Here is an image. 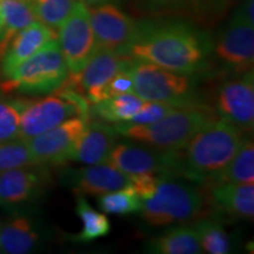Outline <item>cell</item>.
Wrapping results in <instances>:
<instances>
[{"instance_id":"obj_1","label":"cell","mask_w":254,"mask_h":254,"mask_svg":"<svg viewBox=\"0 0 254 254\" xmlns=\"http://www.w3.org/2000/svg\"><path fill=\"white\" fill-rule=\"evenodd\" d=\"M213 44L208 36L183 21L139 24L127 56L168 71L193 74L202 68Z\"/></svg>"},{"instance_id":"obj_2","label":"cell","mask_w":254,"mask_h":254,"mask_svg":"<svg viewBox=\"0 0 254 254\" xmlns=\"http://www.w3.org/2000/svg\"><path fill=\"white\" fill-rule=\"evenodd\" d=\"M245 134L226 120L213 119L180 150V174L211 185L236 155Z\"/></svg>"},{"instance_id":"obj_3","label":"cell","mask_w":254,"mask_h":254,"mask_svg":"<svg viewBox=\"0 0 254 254\" xmlns=\"http://www.w3.org/2000/svg\"><path fill=\"white\" fill-rule=\"evenodd\" d=\"M213 119L215 116L211 109L196 103L177 107L155 123L146 125L120 123L114 127L120 135L155 150L179 151Z\"/></svg>"},{"instance_id":"obj_4","label":"cell","mask_w":254,"mask_h":254,"mask_svg":"<svg viewBox=\"0 0 254 254\" xmlns=\"http://www.w3.org/2000/svg\"><path fill=\"white\" fill-rule=\"evenodd\" d=\"M19 100L20 125L18 140H30L74 117L90 118L87 100L65 85L43 99Z\"/></svg>"},{"instance_id":"obj_5","label":"cell","mask_w":254,"mask_h":254,"mask_svg":"<svg viewBox=\"0 0 254 254\" xmlns=\"http://www.w3.org/2000/svg\"><path fill=\"white\" fill-rule=\"evenodd\" d=\"M67 64L57 39L50 40L33 56L21 63L0 84L2 91L51 93L62 87L68 77Z\"/></svg>"},{"instance_id":"obj_6","label":"cell","mask_w":254,"mask_h":254,"mask_svg":"<svg viewBox=\"0 0 254 254\" xmlns=\"http://www.w3.org/2000/svg\"><path fill=\"white\" fill-rule=\"evenodd\" d=\"M205 200L186 184L161 180L151 198L142 200L141 217L153 227L183 224L201 217Z\"/></svg>"},{"instance_id":"obj_7","label":"cell","mask_w":254,"mask_h":254,"mask_svg":"<svg viewBox=\"0 0 254 254\" xmlns=\"http://www.w3.org/2000/svg\"><path fill=\"white\" fill-rule=\"evenodd\" d=\"M134 93L144 101H161L185 106L196 104L195 88L190 74L168 71L150 63L135 60L131 66Z\"/></svg>"},{"instance_id":"obj_8","label":"cell","mask_w":254,"mask_h":254,"mask_svg":"<svg viewBox=\"0 0 254 254\" xmlns=\"http://www.w3.org/2000/svg\"><path fill=\"white\" fill-rule=\"evenodd\" d=\"M135 59L113 51L98 47L84 68L71 74L63 85L81 94L88 104L93 105L103 100L105 85L119 71L129 67Z\"/></svg>"},{"instance_id":"obj_9","label":"cell","mask_w":254,"mask_h":254,"mask_svg":"<svg viewBox=\"0 0 254 254\" xmlns=\"http://www.w3.org/2000/svg\"><path fill=\"white\" fill-rule=\"evenodd\" d=\"M58 30V43L68 72L74 74L84 68L98 49L87 6L78 0Z\"/></svg>"},{"instance_id":"obj_10","label":"cell","mask_w":254,"mask_h":254,"mask_svg":"<svg viewBox=\"0 0 254 254\" xmlns=\"http://www.w3.org/2000/svg\"><path fill=\"white\" fill-rule=\"evenodd\" d=\"M215 56L222 64L237 73L253 71L254 65V23L238 8L230 23L219 34L213 46Z\"/></svg>"},{"instance_id":"obj_11","label":"cell","mask_w":254,"mask_h":254,"mask_svg":"<svg viewBox=\"0 0 254 254\" xmlns=\"http://www.w3.org/2000/svg\"><path fill=\"white\" fill-rule=\"evenodd\" d=\"M126 176L153 173L171 177L180 174V150L161 151L129 144H117L109 160Z\"/></svg>"},{"instance_id":"obj_12","label":"cell","mask_w":254,"mask_h":254,"mask_svg":"<svg viewBox=\"0 0 254 254\" xmlns=\"http://www.w3.org/2000/svg\"><path fill=\"white\" fill-rule=\"evenodd\" d=\"M90 120L74 117L25 141L38 165H62L73 160L80 136Z\"/></svg>"},{"instance_id":"obj_13","label":"cell","mask_w":254,"mask_h":254,"mask_svg":"<svg viewBox=\"0 0 254 254\" xmlns=\"http://www.w3.org/2000/svg\"><path fill=\"white\" fill-rule=\"evenodd\" d=\"M88 13L98 47L127 56L138 34L139 23L114 4L90 6Z\"/></svg>"},{"instance_id":"obj_14","label":"cell","mask_w":254,"mask_h":254,"mask_svg":"<svg viewBox=\"0 0 254 254\" xmlns=\"http://www.w3.org/2000/svg\"><path fill=\"white\" fill-rule=\"evenodd\" d=\"M215 110L221 119L233 124L246 134L254 128L253 71L222 82L217 91Z\"/></svg>"},{"instance_id":"obj_15","label":"cell","mask_w":254,"mask_h":254,"mask_svg":"<svg viewBox=\"0 0 254 254\" xmlns=\"http://www.w3.org/2000/svg\"><path fill=\"white\" fill-rule=\"evenodd\" d=\"M66 185L77 195H103L129 185V177L110 161L67 170L64 173Z\"/></svg>"},{"instance_id":"obj_16","label":"cell","mask_w":254,"mask_h":254,"mask_svg":"<svg viewBox=\"0 0 254 254\" xmlns=\"http://www.w3.org/2000/svg\"><path fill=\"white\" fill-rule=\"evenodd\" d=\"M52 39H56L55 31L38 20L18 32L9 41L5 55L0 60L1 72L5 78Z\"/></svg>"},{"instance_id":"obj_17","label":"cell","mask_w":254,"mask_h":254,"mask_svg":"<svg viewBox=\"0 0 254 254\" xmlns=\"http://www.w3.org/2000/svg\"><path fill=\"white\" fill-rule=\"evenodd\" d=\"M118 135L114 125L105 122H88L78 142L73 160L85 165L105 163L117 145Z\"/></svg>"},{"instance_id":"obj_18","label":"cell","mask_w":254,"mask_h":254,"mask_svg":"<svg viewBox=\"0 0 254 254\" xmlns=\"http://www.w3.org/2000/svg\"><path fill=\"white\" fill-rule=\"evenodd\" d=\"M209 196L212 205L221 213L253 220L254 184H217L211 186Z\"/></svg>"},{"instance_id":"obj_19","label":"cell","mask_w":254,"mask_h":254,"mask_svg":"<svg viewBox=\"0 0 254 254\" xmlns=\"http://www.w3.org/2000/svg\"><path fill=\"white\" fill-rule=\"evenodd\" d=\"M31 167H18L0 172V204L18 205L39 193L44 184V173Z\"/></svg>"},{"instance_id":"obj_20","label":"cell","mask_w":254,"mask_h":254,"mask_svg":"<svg viewBox=\"0 0 254 254\" xmlns=\"http://www.w3.org/2000/svg\"><path fill=\"white\" fill-rule=\"evenodd\" d=\"M34 21L37 17L31 1L0 0V60L12 38Z\"/></svg>"},{"instance_id":"obj_21","label":"cell","mask_w":254,"mask_h":254,"mask_svg":"<svg viewBox=\"0 0 254 254\" xmlns=\"http://www.w3.org/2000/svg\"><path fill=\"white\" fill-rule=\"evenodd\" d=\"M38 241L39 234L33 222L26 217L13 218L0 227V249L4 253H30Z\"/></svg>"},{"instance_id":"obj_22","label":"cell","mask_w":254,"mask_h":254,"mask_svg":"<svg viewBox=\"0 0 254 254\" xmlns=\"http://www.w3.org/2000/svg\"><path fill=\"white\" fill-rule=\"evenodd\" d=\"M147 252L157 254H198V236L193 226H178L155 237L147 245Z\"/></svg>"},{"instance_id":"obj_23","label":"cell","mask_w":254,"mask_h":254,"mask_svg":"<svg viewBox=\"0 0 254 254\" xmlns=\"http://www.w3.org/2000/svg\"><path fill=\"white\" fill-rule=\"evenodd\" d=\"M144 100L134 92L107 98L92 105L90 113L105 123H127L140 110Z\"/></svg>"},{"instance_id":"obj_24","label":"cell","mask_w":254,"mask_h":254,"mask_svg":"<svg viewBox=\"0 0 254 254\" xmlns=\"http://www.w3.org/2000/svg\"><path fill=\"white\" fill-rule=\"evenodd\" d=\"M224 183L254 184V144L252 138L245 136L230 164L209 186Z\"/></svg>"},{"instance_id":"obj_25","label":"cell","mask_w":254,"mask_h":254,"mask_svg":"<svg viewBox=\"0 0 254 254\" xmlns=\"http://www.w3.org/2000/svg\"><path fill=\"white\" fill-rule=\"evenodd\" d=\"M75 213L82 222V230L77 237L78 241L88 243L106 237L110 233L111 224L109 219L105 214L95 211L84 195H79L77 198Z\"/></svg>"},{"instance_id":"obj_26","label":"cell","mask_w":254,"mask_h":254,"mask_svg":"<svg viewBox=\"0 0 254 254\" xmlns=\"http://www.w3.org/2000/svg\"><path fill=\"white\" fill-rule=\"evenodd\" d=\"M194 230L202 252L209 254H227L231 252V238L220 222L212 218L200 219Z\"/></svg>"},{"instance_id":"obj_27","label":"cell","mask_w":254,"mask_h":254,"mask_svg":"<svg viewBox=\"0 0 254 254\" xmlns=\"http://www.w3.org/2000/svg\"><path fill=\"white\" fill-rule=\"evenodd\" d=\"M98 204L105 213L126 215L140 212L142 200L129 184L123 189L100 195Z\"/></svg>"},{"instance_id":"obj_28","label":"cell","mask_w":254,"mask_h":254,"mask_svg":"<svg viewBox=\"0 0 254 254\" xmlns=\"http://www.w3.org/2000/svg\"><path fill=\"white\" fill-rule=\"evenodd\" d=\"M78 0H32L37 20L47 27L56 30L59 28Z\"/></svg>"},{"instance_id":"obj_29","label":"cell","mask_w":254,"mask_h":254,"mask_svg":"<svg viewBox=\"0 0 254 254\" xmlns=\"http://www.w3.org/2000/svg\"><path fill=\"white\" fill-rule=\"evenodd\" d=\"M37 165L36 159L25 141L18 139L0 141V172Z\"/></svg>"},{"instance_id":"obj_30","label":"cell","mask_w":254,"mask_h":254,"mask_svg":"<svg viewBox=\"0 0 254 254\" xmlns=\"http://www.w3.org/2000/svg\"><path fill=\"white\" fill-rule=\"evenodd\" d=\"M20 125V100L0 99V141L18 139Z\"/></svg>"},{"instance_id":"obj_31","label":"cell","mask_w":254,"mask_h":254,"mask_svg":"<svg viewBox=\"0 0 254 254\" xmlns=\"http://www.w3.org/2000/svg\"><path fill=\"white\" fill-rule=\"evenodd\" d=\"M176 105L161 103V101H144L140 110L136 112L133 118L127 122L128 124H135V125H146L158 122L168 113L177 109Z\"/></svg>"},{"instance_id":"obj_32","label":"cell","mask_w":254,"mask_h":254,"mask_svg":"<svg viewBox=\"0 0 254 254\" xmlns=\"http://www.w3.org/2000/svg\"><path fill=\"white\" fill-rule=\"evenodd\" d=\"M129 92H134V84H133L131 66L119 71L105 85L103 90V100L107 99V98L114 97V95L129 93Z\"/></svg>"},{"instance_id":"obj_33","label":"cell","mask_w":254,"mask_h":254,"mask_svg":"<svg viewBox=\"0 0 254 254\" xmlns=\"http://www.w3.org/2000/svg\"><path fill=\"white\" fill-rule=\"evenodd\" d=\"M163 178L158 177L153 173H144L136 174V176L129 177V184H131L138 195L141 200H146L151 198L157 190L159 184H160Z\"/></svg>"},{"instance_id":"obj_34","label":"cell","mask_w":254,"mask_h":254,"mask_svg":"<svg viewBox=\"0 0 254 254\" xmlns=\"http://www.w3.org/2000/svg\"><path fill=\"white\" fill-rule=\"evenodd\" d=\"M253 7H254V0H245L244 1L243 6H241V9H243L244 14L246 15V18L249 19L250 21H252L254 23V11H253Z\"/></svg>"},{"instance_id":"obj_35","label":"cell","mask_w":254,"mask_h":254,"mask_svg":"<svg viewBox=\"0 0 254 254\" xmlns=\"http://www.w3.org/2000/svg\"><path fill=\"white\" fill-rule=\"evenodd\" d=\"M79 1L84 2L86 6H97L103 4H113V2L118 1V0H79Z\"/></svg>"},{"instance_id":"obj_36","label":"cell","mask_w":254,"mask_h":254,"mask_svg":"<svg viewBox=\"0 0 254 254\" xmlns=\"http://www.w3.org/2000/svg\"><path fill=\"white\" fill-rule=\"evenodd\" d=\"M155 2H161V4H167V2H176L180 1V0H153Z\"/></svg>"},{"instance_id":"obj_37","label":"cell","mask_w":254,"mask_h":254,"mask_svg":"<svg viewBox=\"0 0 254 254\" xmlns=\"http://www.w3.org/2000/svg\"><path fill=\"white\" fill-rule=\"evenodd\" d=\"M0 253H4V252H2V250H1V249H0Z\"/></svg>"},{"instance_id":"obj_38","label":"cell","mask_w":254,"mask_h":254,"mask_svg":"<svg viewBox=\"0 0 254 254\" xmlns=\"http://www.w3.org/2000/svg\"><path fill=\"white\" fill-rule=\"evenodd\" d=\"M27 1H32V0H27Z\"/></svg>"},{"instance_id":"obj_39","label":"cell","mask_w":254,"mask_h":254,"mask_svg":"<svg viewBox=\"0 0 254 254\" xmlns=\"http://www.w3.org/2000/svg\"><path fill=\"white\" fill-rule=\"evenodd\" d=\"M0 30H1V27H0Z\"/></svg>"}]
</instances>
